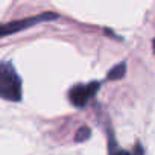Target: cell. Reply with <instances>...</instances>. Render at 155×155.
<instances>
[{
    "mask_svg": "<svg viewBox=\"0 0 155 155\" xmlns=\"http://www.w3.org/2000/svg\"><path fill=\"white\" fill-rule=\"evenodd\" d=\"M0 99L11 102L21 99V79L9 62H0Z\"/></svg>",
    "mask_w": 155,
    "mask_h": 155,
    "instance_id": "cell-1",
    "label": "cell"
},
{
    "mask_svg": "<svg viewBox=\"0 0 155 155\" xmlns=\"http://www.w3.org/2000/svg\"><path fill=\"white\" fill-rule=\"evenodd\" d=\"M52 18H56V15H53V14H41L38 17H31V18H25V20H17V21L0 25V38L8 37V35L15 34V32H20V31H25L28 28H32V26L41 23V21L52 20Z\"/></svg>",
    "mask_w": 155,
    "mask_h": 155,
    "instance_id": "cell-2",
    "label": "cell"
},
{
    "mask_svg": "<svg viewBox=\"0 0 155 155\" xmlns=\"http://www.w3.org/2000/svg\"><path fill=\"white\" fill-rule=\"evenodd\" d=\"M99 90V84L97 82H91V84H81V85H76L74 88L70 90V102L78 107V108H82L85 107L97 93Z\"/></svg>",
    "mask_w": 155,
    "mask_h": 155,
    "instance_id": "cell-3",
    "label": "cell"
},
{
    "mask_svg": "<svg viewBox=\"0 0 155 155\" xmlns=\"http://www.w3.org/2000/svg\"><path fill=\"white\" fill-rule=\"evenodd\" d=\"M125 71H126V65L122 62V64H117L116 67H113L110 71H108V79L111 81H116V79H120V78L125 76Z\"/></svg>",
    "mask_w": 155,
    "mask_h": 155,
    "instance_id": "cell-4",
    "label": "cell"
},
{
    "mask_svg": "<svg viewBox=\"0 0 155 155\" xmlns=\"http://www.w3.org/2000/svg\"><path fill=\"white\" fill-rule=\"evenodd\" d=\"M88 137H90V128L82 126L79 131H78V134H76V141H84V140H87Z\"/></svg>",
    "mask_w": 155,
    "mask_h": 155,
    "instance_id": "cell-5",
    "label": "cell"
},
{
    "mask_svg": "<svg viewBox=\"0 0 155 155\" xmlns=\"http://www.w3.org/2000/svg\"><path fill=\"white\" fill-rule=\"evenodd\" d=\"M111 155H129V153L125 152V150H117V152H114V153H111Z\"/></svg>",
    "mask_w": 155,
    "mask_h": 155,
    "instance_id": "cell-6",
    "label": "cell"
},
{
    "mask_svg": "<svg viewBox=\"0 0 155 155\" xmlns=\"http://www.w3.org/2000/svg\"><path fill=\"white\" fill-rule=\"evenodd\" d=\"M134 155H143V152H141V147L140 146H137V150H135V153Z\"/></svg>",
    "mask_w": 155,
    "mask_h": 155,
    "instance_id": "cell-7",
    "label": "cell"
},
{
    "mask_svg": "<svg viewBox=\"0 0 155 155\" xmlns=\"http://www.w3.org/2000/svg\"><path fill=\"white\" fill-rule=\"evenodd\" d=\"M153 50H155V40H153Z\"/></svg>",
    "mask_w": 155,
    "mask_h": 155,
    "instance_id": "cell-8",
    "label": "cell"
}]
</instances>
